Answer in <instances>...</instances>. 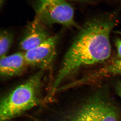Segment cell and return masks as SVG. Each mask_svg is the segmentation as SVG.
Listing matches in <instances>:
<instances>
[{"mask_svg":"<svg viewBox=\"0 0 121 121\" xmlns=\"http://www.w3.org/2000/svg\"><path fill=\"white\" fill-rule=\"evenodd\" d=\"M117 22L113 15L107 14L89 20L81 27L64 57L52 86V93L81 68L103 62L109 58L110 35Z\"/></svg>","mask_w":121,"mask_h":121,"instance_id":"1","label":"cell"},{"mask_svg":"<svg viewBox=\"0 0 121 121\" xmlns=\"http://www.w3.org/2000/svg\"><path fill=\"white\" fill-rule=\"evenodd\" d=\"M44 71L39 70L15 87L0 103V121H9L39 105Z\"/></svg>","mask_w":121,"mask_h":121,"instance_id":"2","label":"cell"},{"mask_svg":"<svg viewBox=\"0 0 121 121\" xmlns=\"http://www.w3.org/2000/svg\"><path fill=\"white\" fill-rule=\"evenodd\" d=\"M62 121H120L115 106L101 93L94 95L70 111Z\"/></svg>","mask_w":121,"mask_h":121,"instance_id":"3","label":"cell"},{"mask_svg":"<svg viewBox=\"0 0 121 121\" xmlns=\"http://www.w3.org/2000/svg\"><path fill=\"white\" fill-rule=\"evenodd\" d=\"M36 17L46 26L61 25L80 29L74 19V11L67 0H37Z\"/></svg>","mask_w":121,"mask_h":121,"instance_id":"4","label":"cell"},{"mask_svg":"<svg viewBox=\"0 0 121 121\" xmlns=\"http://www.w3.org/2000/svg\"><path fill=\"white\" fill-rule=\"evenodd\" d=\"M59 39V35L50 36L40 45L24 52L28 66L43 70L50 68L56 57Z\"/></svg>","mask_w":121,"mask_h":121,"instance_id":"5","label":"cell"},{"mask_svg":"<svg viewBox=\"0 0 121 121\" xmlns=\"http://www.w3.org/2000/svg\"><path fill=\"white\" fill-rule=\"evenodd\" d=\"M46 26L38 18L35 17L26 26L19 44L20 49L26 52L36 47L49 39L50 36Z\"/></svg>","mask_w":121,"mask_h":121,"instance_id":"6","label":"cell"},{"mask_svg":"<svg viewBox=\"0 0 121 121\" xmlns=\"http://www.w3.org/2000/svg\"><path fill=\"white\" fill-rule=\"evenodd\" d=\"M27 66L24 52L7 55L0 58L1 77L5 79L18 76L24 72Z\"/></svg>","mask_w":121,"mask_h":121,"instance_id":"7","label":"cell"},{"mask_svg":"<svg viewBox=\"0 0 121 121\" xmlns=\"http://www.w3.org/2000/svg\"><path fill=\"white\" fill-rule=\"evenodd\" d=\"M13 35L7 30L1 31L0 34V58L7 55L13 43Z\"/></svg>","mask_w":121,"mask_h":121,"instance_id":"8","label":"cell"},{"mask_svg":"<svg viewBox=\"0 0 121 121\" xmlns=\"http://www.w3.org/2000/svg\"><path fill=\"white\" fill-rule=\"evenodd\" d=\"M113 71L115 75L121 76V59L115 60L113 65Z\"/></svg>","mask_w":121,"mask_h":121,"instance_id":"9","label":"cell"},{"mask_svg":"<svg viewBox=\"0 0 121 121\" xmlns=\"http://www.w3.org/2000/svg\"><path fill=\"white\" fill-rule=\"evenodd\" d=\"M115 45L117 48L118 56L121 58V39H117L115 40Z\"/></svg>","mask_w":121,"mask_h":121,"instance_id":"10","label":"cell"},{"mask_svg":"<svg viewBox=\"0 0 121 121\" xmlns=\"http://www.w3.org/2000/svg\"><path fill=\"white\" fill-rule=\"evenodd\" d=\"M116 90L119 97L121 98V82L118 81L116 82Z\"/></svg>","mask_w":121,"mask_h":121,"instance_id":"11","label":"cell"},{"mask_svg":"<svg viewBox=\"0 0 121 121\" xmlns=\"http://www.w3.org/2000/svg\"><path fill=\"white\" fill-rule=\"evenodd\" d=\"M5 0H0V7H1V6L3 5L4 4V3Z\"/></svg>","mask_w":121,"mask_h":121,"instance_id":"12","label":"cell"},{"mask_svg":"<svg viewBox=\"0 0 121 121\" xmlns=\"http://www.w3.org/2000/svg\"><path fill=\"white\" fill-rule=\"evenodd\" d=\"M115 32L121 35V31H115Z\"/></svg>","mask_w":121,"mask_h":121,"instance_id":"13","label":"cell"},{"mask_svg":"<svg viewBox=\"0 0 121 121\" xmlns=\"http://www.w3.org/2000/svg\"><path fill=\"white\" fill-rule=\"evenodd\" d=\"M71 1H82L86 0H70Z\"/></svg>","mask_w":121,"mask_h":121,"instance_id":"14","label":"cell"},{"mask_svg":"<svg viewBox=\"0 0 121 121\" xmlns=\"http://www.w3.org/2000/svg\"></svg>","mask_w":121,"mask_h":121,"instance_id":"15","label":"cell"}]
</instances>
